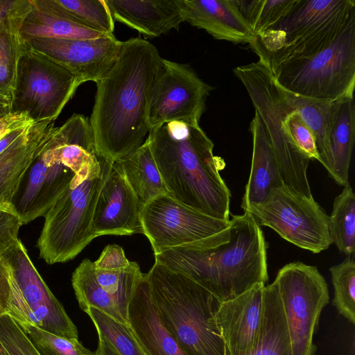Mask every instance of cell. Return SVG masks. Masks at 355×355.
I'll return each instance as SVG.
<instances>
[{"mask_svg": "<svg viewBox=\"0 0 355 355\" xmlns=\"http://www.w3.org/2000/svg\"><path fill=\"white\" fill-rule=\"evenodd\" d=\"M162 57L148 41L122 42L119 58L98 80L89 120L98 155L114 161L139 147L149 132V108Z\"/></svg>", "mask_w": 355, "mask_h": 355, "instance_id": "1", "label": "cell"}, {"mask_svg": "<svg viewBox=\"0 0 355 355\" xmlns=\"http://www.w3.org/2000/svg\"><path fill=\"white\" fill-rule=\"evenodd\" d=\"M230 239L215 246L187 244L155 254L156 263L181 273L220 302L268 280L267 243L250 213L232 215Z\"/></svg>", "mask_w": 355, "mask_h": 355, "instance_id": "2", "label": "cell"}, {"mask_svg": "<svg viewBox=\"0 0 355 355\" xmlns=\"http://www.w3.org/2000/svg\"><path fill=\"white\" fill-rule=\"evenodd\" d=\"M147 139L168 194L216 218L230 220V191L221 178L214 143L198 123L171 121Z\"/></svg>", "mask_w": 355, "mask_h": 355, "instance_id": "3", "label": "cell"}, {"mask_svg": "<svg viewBox=\"0 0 355 355\" xmlns=\"http://www.w3.org/2000/svg\"><path fill=\"white\" fill-rule=\"evenodd\" d=\"M98 155L89 121L73 114L56 127L25 172L12 205L26 225L44 216L75 176Z\"/></svg>", "mask_w": 355, "mask_h": 355, "instance_id": "4", "label": "cell"}, {"mask_svg": "<svg viewBox=\"0 0 355 355\" xmlns=\"http://www.w3.org/2000/svg\"><path fill=\"white\" fill-rule=\"evenodd\" d=\"M145 276L162 323L187 355H228L216 318L220 302L214 295L156 262Z\"/></svg>", "mask_w": 355, "mask_h": 355, "instance_id": "5", "label": "cell"}, {"mask_svg": "<svg viewBox=\"0 0 355 355\" xmlns=\"http://www.w3.org/2000/svg\"><path fill=\"white\" fill-rule=\"evenodd\" d=\"M112 163L101 157L83 168L45 214L37 247L46 263L73 259L94 239L95 206Z\"/></svg>", "mask_w": 355, "mask_h": 355, "instance_id": "6", "label": "cell"}, {"mask_svg": "<svg viewBox=\"0 0 355 355\" xmlns=\"http://www.w3.org/2000/svg\"><path fill=\"white\" fill-rule=\"evenodd\" d=\"M355 12L354 0H297L281 21L250 46L270 66L315 53L331 42Z\"/></svg>", "mask_w": 355, "mask_h": 355, "instance_id": "7", "label": "cell"}, {"mask_svg": "<svg viewBox=\"0 0 355 355\" xmlns=\"http://www.w3.org/2000/svg\"><path fill=\"white\" fill-rule=\"evenodd\" d=\"M245 87L268 135L283 184L291 191L313 198L307 178L311 160L293 141L286 123L292 107L267 62L259 60L233 69Z\"/></svg>", "mask_w": 355, "mask_h": 355, "instance_id": "8", "label": "cell"}, {"mask_svg": "<svg viewBox=\"0 0 355 355\" xmlns=\"http://www.w3.org/2000/svg\"><path fill=\"white\" fill-rule=\"evenodd\" d=\"M270 69L280 87L302 96L329 101L354 97L355 19L320 51Z\"/></svg>", "mask_w": 355, "mask_h": 355, "instance_id": "9", "label": "cell"}, {"mask_svg": "<svg viewBox=\"0 0 355 355\" xmlns=\"http://www.w3.org/2000/svg\"><path fill=\"white\" fill-rule=\"evenodd\" d=\"M81 84L69 71L24 40L11 113L26 114L33 123L54 121Z\"/></svg>", "mask_w": 355, "mask_h": 355, "instance_id": "10", "label": "cell"}, {"mask_svg": "<svg viewBox=\"0 0 355 355\" xmlns=\"http://www.w3.org/2000/svg\"><path fill=\"white\" fill-rule=\"evenodd\" d=\"M143 234L154 254L196 243L214 246L230 239V219L207 215L173 198L169 194L145 204L141 211Z\"/></svg>", "mask_w": 355, "mask_h": 355, "instance_id": "11", "label": "cell"}, {"mask_svg": "<svg viewBox=\"0 0 355 355\" xmlns=\"http://www.w3.org/2000/svg\"><path fill=\"white\" fill-rule=\"evenodd\" d=\"M274 281L286 320L292 355H313V335L320 313L329 301L324 278L317 267L294 261L279 269Z\"/></svg>", "mask_w": 355, "mask_h": 355, "instance_id": "12", "label": "cell"}, {"mask_svg": "<svg viewBox=\"0 0 355 355\" xmlns=\"http://www.w3.org/2000/svg\"><path fill=\"white\" fill-rule=\"evenodd\" d=\"M258 225L267 226L293 245L319 253L332 243L329 216L313 198L291 191L284 185L274 188L263 202L248 205Z\"/></svg>", "mask_w": 355, "mask_h": 355, "instance_id": "13", "label": "cell"}, {"mask_svg": "<svg viewBox=\"0 0 355 355\" xmlns=\"http://www.w3.org/2000/svg\"><path fill=\"white\" fill-rule=\"evenodd\" d=\"M2 256L10 266L21 296L9 315L17 323H28L64 338L78 339L76 325L40 276L22 242Z\"/></svg>", "mask_w": 355, "mask_h": 355, "instance_id": "14", "label": "cell"}, {"mask_svg": "<svg viewBox=\"0 0 355 355\" xmlns=\"http://www.w3.org/2000/svg\"><path fill=\"white\" fill-rule=\"evenodd\" d=\"M213 89L188 64L162 58L153 87L149 130L165 123H198Z\"/></svg>", "mask_w": 355, "mask_h": 355, "instance_id": "15", "label": "cell"}, {"mask_svg": "<svg viewBox=\"0 0 355 355\" xmlns=\"http://www.w3.org/2000/svg\"><path fill=\"white\" fill-rule=\"evenodd\" d=\"M26 42L69 71L82 84L96 83L107 74L116 62L123 42L114 35L84 40L40 37Z\"/></svg>", "mask_w": 355, "mask_h": 355, "instance_id": "16", "label": "cell"}, {"mask_svg": "<svg viewBox=\"0 0 355 355\" xmlns=\"http://www.w3.org/2000/svg\"><path fill=\"white\" fill-rule=\"evenodd\" d=\"M143 207L120 168L114 162L95 206L92 225L94 238L103 235L143 234Z\"/></svg>", "mask_w": 355, "mask_h": 355, "instance_id": "17", "label": "cell"}, {"mask_svg": "<svg viewBox=\"0 0 355 355\" xmlns=\"http://www.w3.org/2000/svg\"><path fill=\"white\" fill-rule=\"evenodd\" d=\"M265 286L258 284L220 302L216 318L228 355H251L261 324Z\"/></svg>", "mask_w": 355, "mask_h": 355, "instance_id": "18", "label": "cell"}, {"mask_svg": "<svg viewBox=\"0 0 355 355\" xmlns=\"http://www.w3.org/2000/svg\"><path fill=\"white\" fill-rule=\"evenodd\" d=\"M182 8L184 21L216 40L251 46L257 39L236 0H182Z\"/></svg>", "mask_w": 355, "mask_h": 355, "instance_id": "19", "label": "cell"}, {"mask_svg": "<svg viewBox=\"0 0 355 355\" xmlns=\"http://www.w3.org/2000/svg\"><path fill=\"white\" fill-rule=\"evenodd\" d=\"M114 21L156 37L184 22L182 0H105Z\"/></svg>", "mask_w": 355, "mask_h": 355, "instance_id": "20", "label": "cell"}, {"mask_svg": "<svg viewBox=\"0 0 355 355\" xmlns=\"http://www.w3.org/2000/svg\"><path fill=\"white\" fill-rule=\"evenodd\" d=\"M128 322L146 355H187L162 323L145 275L129 303Z\"/></svg>", "mask_w": 355, "mask_h": 355, "instance_id": "21", "label": "cell"}, {"mask_svg": "<svg viewBox=\"0 0 355 355\" xmlns=\"http://www.w3.org/2000/svg\"><path fill=\"white\" fill-rule=\"evenodd\" d=\"M55 128L51 121L33 123L0 154V207L13 208L12 201L25 172Z\"/></svg>", "mask_w": 355, "mask_h": 355, "instance_id": "22", "label": "cell"}, {"mask_svg": "<svg viewBox=\"0 0 355 355\" xmlns=\"http://www.w3.org/2000/svg\"><path fill=\"white\" fill-rule=\"evenodd\" d=\"M252 157L249 179L241 202V208L264 202L271 191L283 184L277 162L265 126L255 111L250 123Z\"/></svg>", "mask_w": 355, "mask_h": 355, "instance_id": "23", "label": "cell"}, {"mask_svg": "<svg viewBox=\"0 0 355 355\" xmlns=\"http://www.w3.org/2000/svg\"><path fill=\"white\" fill-rule=\"evenodd\" d=\"M31 10L23 21L20 34L25 41L40 37L94 39L113 36L78 24L57 13L48 0H31Z\"/></svg>", "mask_w": 355, "mask_h": 355, "instance_id": "24", "label": "cell"}, {"mask_svg": "<svg viewBox=\"0 0 355 355\" xmlns=\"http://www.w3.org/2000/svg\"><path fill=\"white\" fill-rule=\"evenodd\" d=\"M282 89L292 109L298 114L313 133L319 154V162L330 176L333 168L331 131L340 99L329 101L311 98Z\"/></svg>", "mask_w": 355, "mask_h": 355, "instance_id": "25", "label": "cell"}, {"mask_svg": "<svg viewBox=\"0 0 355 355\" xmlns=\"http://www.w3.org/2000/svg\"><path fill=\"white\" fill-rule=\"evenodd\" d=\"M114 162L144 205L168 194L147 138L137 149Z\"/></svg>", "mask_w": 355, "mask_h": 355, "instance_id": "26", "label": "cell"}, {"mask_svg": "<svg viewBox=\"0 0 355 355\" xmlns=\"http://www.w3.org/2000/svg\"><path fill=\"white\" fill-rule=\"evenodd\" d=\"M251 355H292L286 320L275 281L265 286L263 318Z\"/></svg>", "mask_w": 355, "mask_h": 355, "instance_id": "27", "label": "cell"}, {"mask_svg": "<svg viewBox=\"0 0 355 355\" xmlns=\"http://www.w3.org/2000/svg\"><path fill=\"white\" fill-rule=\"evenodd\" d=\"M355 141V104L354 97L339 100L331 131L333 159L330 177L340 186L349 183V172Z\"/></svg>", "mask_w": 355, "mask_h": 355, "instance_id": "28", "label": "cell"}, {"mask_svg": "<svg viewBox=\"0 0 355 355\" xmlns=\"http://www.w3.org/2000/svg\"><path fill=\"white\" fill-rule=\"evenodd\" d=\"M26 17L12 20L0 37V117L11 113L17 64L24 44L20 28Z\"/></svg>", "mask_w": 355, "mask_h": 355, "instance_id": "29", "label": "cell"}, {"mask_svg": "<svg viewBox=\"0 0 355 355\" xmlns=\"http://www.w3.org/2000/svg\"><path fill=\"white\" fill-rule=\"evenodd\" d=\"M71 284L80 308H96L115 320L129 325L112 297L98 284L94 262L85 259L75 269Z\"/></svg>", "mask_w": 355, "mask_h": 355, "instance_id": "30", "label": "cell"}, {"mask_svg": "<svg viewBox=\"0 0 355 355\" xmlns=\"http://www.w3.org/2000/svg\"><path fill=\"white\" fill-rule=\"evenodd\" d=\"M64 17L86 28L113 35L114 21L105 0H48Z\"/></svg>", "mask_w": 355, "mask_h": 355, "instance_id": "31", "label": "cell"}, {"mask_svg": "<svg viewBox=\"0 0 355 355\" xmlns=\"http://www.w3.org/2000/svg\"><path fill=\"white\" fill-rule=\"evenodd\" d=\"M329 233L339 251L352 256L355 250V194L348 183L334 200L329 216Z\"/></svg>", "mask_w": 355, "mask_h": 355, "instance_id": "32", "label": "cell"}, {"mask_svg": "<svg viewBox=\"0 0 355 355\" xmlns=\"http://www.w3.org/2000/svg\"><path fill=\"white\" fill-rule=\"evenodd\" d=\"M96 276L101 286L112 297L119 312L128 322L129 303L144 275L137 262L119 270L95 268Z\"/></svg>", "mask_w": 355, "mask_h": 355, "instance_id": "33", "label": "cell"}, {"mask_svg": "<svg viewBox=\"0 0 355 355\" xmlns=\"http://www.w3.org/2000/svg\"><path fill=\"white\" fill-rule=\"evenodd\" d=\"M297 0H236L242 16L256 35L281 21Z\"/></svg>", "mask_w": 355, "mask_h": 355, "instance_id": "34", "label": "cell"}, {"mask_svg": "<svg viewBox=\"0 0 355 355\" xmlns=\"http://www.w3.org/2000/svg\"><path fill=\"white\" fill-rule=\"evenodd\" d=\"M85 311L97 331L103 334L121 355H146L130 326L92 306Z\"/></svg>", "mask_w": 355, "mask_h": 355, "instance_id": "35", "label": "cell"}, {"mask_svg": "<svg viewBox=\"0 0 355 355\" xmlns=\"http://www.w3.org/2000/svg\"><path fill=\"white\" fill-rule=\"evenodd\" d=\"M334 288L333 305L349 322L355 324V261L347 256L329 269Z\"/></svg>", "mask_w": 355, "mask_h": 355, "instance_id": "36", "label": "cell"}, {"mask_svg": "<svg viewBox=\"0 0 355 355\" xmlns=\"http://www.w3.org/2000/svg\"><path fill=\"white\" fill-rule=\"evenodd\" d=\"M28 336L40 355H98L78 339H67L28 323H17Z\"/></svg>", "mask_w": 355, "mask_h": 355, "instance_id": "37", "label": "cell"}, {"mask_svg": "<svg viewBox=\"0 0 355 355\" xmlns=\"http://www.w3.org/2000/svg\"><path fill=\"white\" fill-rule=\"evenodd\" d=\"M0 345L8 355H40L26 333L7 313L0 316Z\"/></svg>", "mask_w": 355, "mask_h": 355, "instance_id": "38", "label": "cell"}, {"mask_svg": "<svg viewBox=\"0 0 355 355\" xmlns=\"http://www.w3.org/2000/svg\"><path fill=\"white\" fill-rule=\"evenodd\" d=\"M286 123L289 134L297 147L311 159L319 161L315 138L306 124L293 109Z\"/></svg>", "mask_w": 355, "mask_h": 355, "instance_id": "39", "label": "cell"}, {"mask_svg": "<svg viewBox=\"0 0 355 355\" xmlns=\"http://www.w3.org/2000/svg\"><path fill=\"white\" fill-rule=\"evenodd\" d=\"M22 225L20 217L13 208L0 207V255L20 241L18 236Z\"/></svg>", "mask_w": 355, "mask_h": 355, "instance_id": "40", "label": "cell"}, {"mask_svg": "<svg viewBox=\"0 0 355 355\" xmlns=\"http://www.w3.org/2000/svg\"><path fill=\"white\" fill-rule=\"evenodd\" d=\"M130 262L121 246L110 244L103 249L94 263L96 269L119 270L127 267Z\"/></svg>", "mask_w": 355, "mask_h": 355, "instance_id": "41", "label": "cell"}, {"mask_svg": "<svg viewBox=\"0 0 355 355\" xmlns=\"http://www.w3.org/2000/svg\"><path fill=\"white\" fill-rule=\"evenodd\" d=\"M31 7V0H0V31L5 30L14 19L26 16Z\"/></svg>", "mask_w": 355, "mask_h": 355, "instance_id": "42", "label": "cell"}, {"mask_svg": "<svg viewBox=\"0 0 355 355\" xmlns=\"http://www.w3.org/2000/svg\"><path fill=\"white\" fill-rule=\"evenodd\" d=\"M11 293L10 266L7 260L0 255V316L8 313Z\"/></svg>", "mask_w": 355, "mask_h": 355, "instance_id": "43", "label": "cell"}, {"mask_svg": "<svg viewBox=\"0 0 355 355\" xmlns=\"http://www.w3.org/2000/svg\"><path fill=\"white\" fill-rule=\"evenodd\" d=\"M33 122L26 114L10 113L0 117V139L12 130Z\"/></svg>", "mask_w": 355, "mask_h": 355, "instance_id": "44", "label": "cell"}, {"mask_svg": "<svg viewBox=\"0 0 355 355\" xmlns=\"http://www.w3.org/2000/svg\"><path fill=\"white\" fill-rule=\"evenodd\" d=\"M98 344L96 349L98 355H121L110 340L101 332L97 331Z\"/></svg>", "mask_w": 355, "mask_h": 355, "instance_id": "45", "label": "cell"}, {"mask_svg": "<svg viewBox=\"0 0 355 355\" xmlns=\"http://www.w3.org/2000/svg\"></svg>", "mask_w": 355, "mask_h": 355, "instance_id": "46", "label": "cell"}]
</instances>
